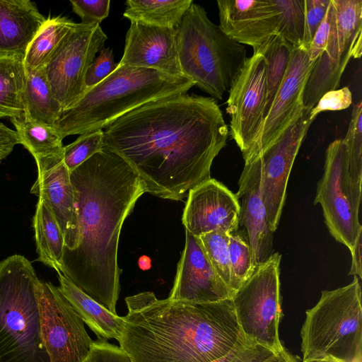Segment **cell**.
<instances>
[{"mask_svg":"<svg viewBox=\"0 0 362 362\" xmlns=\"http://www.w3.org/2000/svg\"><path fill=\"white\" fill-rule=\"evenodd\" d=\"M352 103V93L348 87L325 93L310 110V117L315 119L320 112L345 110Z\"/></svg>","mask_w":362,"mask_h":362,"instance_id":"cell-39","label":"cell"},{"mask_svg":"<svg viewBox=\"0 0 362 362\" xmlns=\"http://www.w3.org/2000/svg\"><path fill=\"white\" fill-rule=\"evenodd\" d=\"M199 239L214 270L233 291V276L228 250L229 234L215 230L200 236Z\"/></svg>","mask_w":362,"mask_h":362,"instance_id":"cell-32","label":"cell"},{"mask_svg":"<svg viewBox=\"0 0 362 362\" xmlns=\"http://www.w3.org/2000/svg\"><path fill=\"white\" fill-rule=\"evenodd\" d=\"M353 362H362V357H359L354 360Z\"/></svg>","mask_w":362,"mask_h":362,"instance_id":"cell-46","label":"cell"},{"mask_svg":"<svg viewBox=\"0 0 362 362\" xmlns=\"http://www.w3.org/2000/svg\"><path fill=\"white\" fill-rule=\"evenodd\" d=\"M281 255L272 254L235 291L232 301L245 337L274 353L284 347L279 335L281 309L279 265Z\"/></svg>","mask_w":362,"mask_h":362,"instance_id":"cell-8","label":"cell"},{"mask_svg":"<svg viewBox=\"0 0 362 362\" xmlns=\"http://www.w3.org/2000/svg\"><path fill=\"white\" fill-rule=\"evenodd\" d=\"M76 216L74 250L63 252L61 273L117 314L120 291L117 252L124 220L146 192L140 177L105 146L70 173Z\"/></svg>","mask_w":362,"mask_h":362,"instance_id":"cell-2","label":"cell"},{"mask_svg":"<svg viewBox=\"0 0 362 362\" xmlns=\"http://www.w3.org/2000/svg\"><path fill=\"white\" fill-rule=\"evenodd\" d=\"M275 354L247 339L236 344L223 356L210 362H264Z\"/></svg>","mask_w":362,"mask_h":362,"instance_id":"cell-35","label":"cell"},{"mask_svg":"<svg viewBox=\"0 0 362 362\" xmlns=\"http://www.w3.org/2000/svg\"><path fill=\"white\" fill-rule=\"evenodd\" d=\"M59 290L98 337V339H120L124 320L82 291L62 273H58Z\"/></svg>","mask_w":362,"mask_h":362,"instance_id":"cell-23","label":"cell"},{"mask_svg":"<svg viewBox=\"0 0 362 362\" xmlns=\"http://www.w3.org/2000/svg\"><path fill=\"white\" fill-rule=\"evenodd\" d=\"M347 164L346 145L343 139H336L326 150L324 172L317 185L314 204L321 205L329 233L351 254L362 237L358 220L361 200L348 181Z\"/></svg>","mask_w":362,"mask_h":362,"instance_id":"cell-10","label":"cell"},{"mask_svg":"<svg viewBox=\"0 0 362 362\" xmlns=\"http://www.w3.org/2000/svg\"><path fill=\"white\" fill-rule=\"evenodd\" d=\"M177 52L183 76L218 100L229 91L247 59L245 45L228 36L194 1L177 28Z\"/></svg>","mask_w":362,"mask_h":362,"instance_id":"cell-5","label":"cell"},{"mask_svg":"<svg viewBox=\"0 0 362 362\" xmlns=\"http://www.w3.org/2000/svg\"><path fill=\"white\" fill-rule=\"evenodd\" d=\"M117 67L110 47L100 49L99 55L90 64L86 76V89H90L109 76Z\"/></svg>","mask_w":362,"mask_h":362,"instance_id":"cell-37","label":"cell"},{"mask_svg":"<svg viewBox=\"0 0 362 362\" xmlns=\"http://www.w3.org/2000/svg\"><path fill=\"white\" fill-rule=\"evenodd\" d=\"M335 21L324 52L316 59L303 93V106L311 110L327 92L336 90L351 58L362 54V1L332 0Z\"/></svg>","mask_w":362,"mask_h":362,"instance_id":"cell-9","label":"cell"},{"mask_svg":"<svg viewBox=\"0 0 362 362\" xmlns=\"http://www.w3.org/2000/svg\"><path fill=\"white\" fill-rule=\"evenodd\" d=\"M75 23L64 16L47 17L26 49L23 57L25 70L43 69Z\"/></svg>","mask_w":362,"mask_h":362,"instance_id":"cell-27","label":"cell"},{"mask_svg":"<svg viewBox=\"0 0 362 362\" xmlns=\"http://www.w3.org/2000/svg\"><path fill=\"white\" fill-rule=\"evenodd\" d=\"M40 281L23 255L0 262V362H50L40 332Z\"/></svg>","mask_w":362,"mask_h":362,"instance_id":"cell-6","label":"cell"},{"mask_svg":"<svg viewBox=\"0 0 362 362\" xmlns=\"http://www.w3.org/2000/svg\"><path fill=\"white\" fill-rule=\"evenodd\" d=\"M293 47L280 35L270 37L259 49L267 61V96L264 118L267 115L286 71Z\"/></svg>","mask_w":362,"mask_h":362,"instance_id":"cell-30","label":"cell"},{"mask_svg":"<svg viewBox=\"0 0 362 362\" xmlns=\"http://www.w3.org/2000/svg\"><path fill=\"white\" fill-rule=\"evenodd\" d=\"M83 362H132L129 356L118 346L107 340L93 341L90 353Z\"/></svg>","mask_w":362,"mask_h":362,"instance_id":"cell-41","label":"cell"},{"mask_svg":"<svg viewBox=\"0 0 362 362\" xmlns=\"http://www.w3.org/2000/svg\"><path fill=\"white\" fill-rule=\"evenodd\" d=\"M37 261L61 273L64 236L46 202L38 198L33 218Z\"/></svg>","mask_w":362,"mask_h":362,"instance_id":"cell-24","label":"cell"},{"mask_svg":"<svg viewBox=\"0 0 362 362\" xmlns=\"http://www.w3.org/2000/svg\"><path fill=\"white\" fill-rule=\"evenodd\" d=\"M105 146L103 129L84 133L64 146L63 160L69 173L84 163Z\"/></svg>","mask_w":362,"mask_h":362,"instance_id":"cell-34","label":"cell"},{"mask_svg":"<svg viewBox=\"0 0 362 362\" xmlns=\"http://www.w3.org/2000/svg\"><path fill=\"white\" fill-rule=\"evenodd\" d=\"M107 40L100 24L76 23L43 69L63 111L86 93L88 69Z\"/></svg>","mask_w":362,"mask_h":362,"instance_id":"cell-11","label":"cell"},{"mask_svg":"<svg viewBox=\"0 0 362 362\" xmlns=\"http://www.w3.org/2000/svg\"><path fill=\"white\" fill-rule=\"evenodd\" d=\"M117 65L183 76L178 59L177 28L131 22L126 35L124 54Z\"/></svg>","mask_w":362,"mask_h":362,"instance_id":"cell-19","label":"cell"},{"mask_svg":"<svg viewBox=\"0 0 362 362\" xmlns=\"http://www.w3.org/2000/svg\"><path fill=\"white\" fill-rule=\"evenodd\" d=\"M334 21L335 7L333 1L330 0L325 17L315 33L308 50L309 57L311 61H316L325 49Z\"/></svg>","mask_w":362,"mask_h":362,"instance_id":"cell-40","label":"cell"},{"mask_svg":"<svg viewBox=\"0 0 362 362\" xmlns=\"http://www.w3.org/2000/svg\"><path fill=\"white\" fill-rule=\"evenodd\" d=\"M330 0H304V30L300 48L308 51Z\"/></svg>","mask_w":362,"mask_h":362,"instance_id":"cell-36","label":"cell"},{"mask_svg":"<svg viewBox=\"0 0 362 362\" xmlns=\"http://www.w3.org/2000/svg\"><path fill=\"white\" fill-rule=\"evenodd\" d=\"M300 330L303 362L329 355L344 362L362 357V308L360 279L347 286L323 291L305 312Z\"/></svg>","mask_w":362,"mask_h":362,"instance_id":"cell-7","label":"cell"},{"mask_svg":"<svg viewBox=\"0 0 362 362\" xmlns=\"http://www.w3.org/2000/svg\"><path fill=\"white\" fill-rule=\"evenodd\" d=\"M313 362H344L343 361L334 357L333 356L329 355L322 359H319Z\"/></svg>","mask_w":362,"mask_h":362,"instance_id":"cell-45","label":"cell"},{"mask_svg":"<svg viewBox=\"0 0 362 362\" xmlns=\"http://www.w3.org/2000/svg\"><path fill=\"white\" fill-rule=\"evenodd\" d=\"M267 61L259 52L247 57L233 81L227 100L230 135L247 163L257 141L264 119Z\"/></svg>","mask_w":362,"mask_h":362,"instance_id":"cell-13","label":"cell"},{"mask_svg":"<svg viewBox=\"0 0 362 362\" xmlns=\"http://www.w3.org/2000/svg\"><path fill=\"white\" fill-rule=\"evenodd\" d=\"M228 250L235 293L251 276L255 267L247 240L237 231L229 235Z\"/></svg>","mask_w":362,"mask_h":362,"instance_id":"cell-33","label":"cell"},{"mask_svg":"<svg viewBox=\"0 0 362 362\" xmlns=\"http://www.w3.org/2000/svg\"><path fill=\"white\" fill-rule=\"evenodd\" d=\"M24 115L32 120L54 127L63 109L54 97L43 69L26 71L23 93Z\"/></svg>","mask_w":362,"mask_h":362,"instance_id":"cell-25","label":"cell"},{"mask_svg":"<svg viewBox=\"0 0 362 362\" xmlns=\"http://www.w3.org/2000/svg\"><path fill=\"white\" fill-rule=\"evenodd\" d=\"M103 131L105 146L130 165L146 192L174 201L211 178L229 134L215 99L187 93L146 103Z\"/></svg>","mask_w":362,"mask_h":362,"instance_id":"cell-1","label":"cell"},{"mask_svg":"<svg viewBox=\"0 0 362 362\" xmlns=\"http://www.w3.org/2000/svg\"><path fill=\"white\" fill-rule=\"evenodd\" d=\"M185 245L168 298L212 303L232 298L234 292L217 274L197 238L185 230Z\"/></svg>","mask_w":362,"mask_h":362,"instance_id":"cell-18","label":"cell"},{"mask_svg":"<svg viewBox=\"0 0 362 362\" xmlns=\"http://www.w3.org/2000/svg\"><path fill=\"white\" fill-rule=\"evenodd\" d=\"M219 27L241 45L259 49L270 37L284 38L282 0H218Z\"/></svg>","mask_w":362,"mask_h":362,"instance_id":"cell-15","label":"cell"},{"mask_svg":"<svg viewBox=\"0 0 362 362\" xmlns=\"http://www.w3.org/2000/svg\"><path fill=\"white\" fill-rule=\"evenodd\" d=\"M361 237L356 245L354 250V252L351 253L352 262H351V267L349 274H352L354 276H358L360 279L362 278V272H361Z\"/></svg>","mask_w":362,"mask_h":362,"instance_id":"cell-43","label":"cell"},{"mask_svg":"<svg viewBox=\"0 0 362 362\" xmlns=\"http://www.w3.org/2000/svg\"><path fill=\"white\" fill-rule=\"evenodd\" d=\"M262 170L257 157L245 167L235 194L242 199L240 205L239 224L245 226L247 234L252 262L256 268L272 255L273 232L269 229L266 209L262 197Z\"/></svg>","mask_w":362,"mask_h":362,"instance_id":"cell-21","label":"cell"},{"mask_svg":"<svg viewBox=\"0 0 362 362\" xmlns=\"http://www.w3.org/2000/svg\"><path fill=\"white\" fill-rule=\"evenodd\" d=\"M45 18L30 0H0V54L24 56Z\"/></svg>","mask_w":362,"mask_h":362,"instance_id":"cell-22","label":"cell"},{"mask_svg":"<svg viewBox=\"0 0 362 362\" xmlns=\"http://www.w3.org/2000/svg\"><path fill=\"white\" fill-rule=\"evenodd\" d=\"M194 83L184 76L140 67L118 66L64 110L54 128L62 139L103 129L146 103L187 93Z\"/></svg>","mask_w":362,"mask_h":362,"instance_id":"cell-4","label":"cell"},{"mask_svg":"<svg viewBox=\"0 0 362 362\" xmlns=\"http://www.w3.org/2000/svg\"><path fill=\"white\" fill-rule=\"evenodd\" d=\"M310 110L304 107L280 136L257 156L262 170V197L267 223L273 233L281 218L293 164L314 121Z\"/></svg>","mask_w":362,"mask_h":362,"instance_id":"cell-14","label":"cell"},{"mask_svg":"<svg viewBox=\"0 0 362 362\" xmlns=\"http://www.w3.org/2000/svg\"><path fill=\"white\" fill-rule=\"evenodd\" d=\"M37 176L30 193L42 199L54 216L64 240V252L74 250L76 242L75 197L70 173L63 156L35 161Z\"/></svg>","mask_w":362,"mask_h":362,"instance_id":"cell-20","label":"cell"},{"mask_svg":"<svg viewBox=\"0 0 362 362\" xmlns=\"http://www.w3.org/2000/svg\"><path fill=\"white\" fill-rule=\"evenodd\" d=\"M315 64L308 51L293 47L282 82L272 102L248 163L271 145L304 107L303 93L308 76Z\"/></svg>","mask_w":362,"mask_h":362,"instance_id":"cell-17","label":"cell"},{"mask_svg":"<svg viewBox=\"0 0 362 362\" xmlns=\"http://www.w3.org/2000/svg\"><path fill=\"white\" fill-rule=\"evenodd\" d=\"M264 362H298L297 359L285 348Z\"/></svg>","mask_w":362,"mask_h":362,"instance_id":"cell-44","label":"cell"},{"mask_svg":"<svg viewBox=\"0 0 362 362\" xmlns=\"http://www.w3.org/2000/svg\"><path fill=\"white\" fill-rule=\"evenodd\" d=\"M73 11L86 24H100L108 16L110 7V0L70 1Z\"/></svg>","mask_w":362,"mask_h":362,"instance_id":"cell-38","label":"cell"},{"mask_svg":"<svg viewBox=\"0 0 362 362\" xmlns=\"http://www.w3.org/2000/svg\"><path fill=\"white\" fill-rule=\"evenodd\" d=\"M192 0H127L123 16L131 22L178 28Z\"/></svg>","mask_w":362,"mask_h":362,"instance_id":"cell-28","label":"cell"},{"mask_svg":"<svg viewBox=\"0 0 362 362\" xmlns=\"http://www.w3.org/2000/svg\"><path fill=\"white\" fill-rule=\"evenodd\" d=\"M10 119L19 137L20 144L31 153L35 161L47 157L63 156V139L54 127L24 117Z\"/></svg>","mask_w":362,"mask_h":362,"instance_id":"cell-29","label":"cell"},{"mask_svg":"<svg viewBox=\"0 0 362 362\" xmlns=\"http://www.w3.org/2000/svg\"><path fill=\"white\" fill-rule=\"evenodd\" d=\"M23 57L19 54H0V118L24 115L26 70Z\"/></svg>","mask_w":362,"mask_h":362,"instance_id":"cell-26","label":"cell"},{"mask_svg":"<svg viewBox=\"0 0 362 362\" xmlns=\"http://www.w3.org/2000/svg\"><path fill=\"white\" fill-rule=\"evenodd\" d=\"M239 213L235 194L210 178L188 192L182 221L197 238L215 230L230 235L238 229Z\"/></svg>","mask_w":362,"mask_h":362,"instance_id":"cell-16","label":"cell"},{"mask_svg":"<svg viewBox=\"0 0 362 362\" xmlns=\"http://www.w3.org/2000/svg\"><path fill=\"white\" fill-rule=\"evenodd\" d=\"M347 152V177L356 195L361 200L362 184V103L354 105L351 121L343 139Z\"/></svg>","mask_w":362,"mask_h":362,"instance_id":"cell-31","label":"cell"},{"mask_svg":"<svg viewBox=\"0 0 362 362\" xmlns=\"http://www.w3.org/2000/svg\"><path fill=\"white\" fill-rule=\"evenodd\" d=\"M125 302L118 342L132 362H210L247 339L231 298L194 303L144 291Z\"/></svg>","mask_w":362,"mask_h":362,"instance_id":"cell-3","label":"cell"},{"mask_svg":"<svg viewBox=\"0 0 362 362\" xmlns=\"http://www.w3.org/2000/svg\"><path fill=\"white\" fill-rule=\"evenodd\" d=\"M37 300L41 337L50 362H83L93 343L83 320L49 281H40Z\"/></svg>","mask_w":362,"mask_h":362,"instance_id":"cell-12","label":"cell"},{"mask_svg":"<svg viewBox=\"0 0 362 362\" xmlns=\"http://www.w3.org/2000/svg\"><path fill=\"white\" fill-rule=\"evenodd\" d=\"M17 144H20V139L16 130L0 122V163L11 153Z\"/></svg>","mask_w":362,"mask_h":362,"instance_id":"cell-42","label":"cell"}]
</instances>
